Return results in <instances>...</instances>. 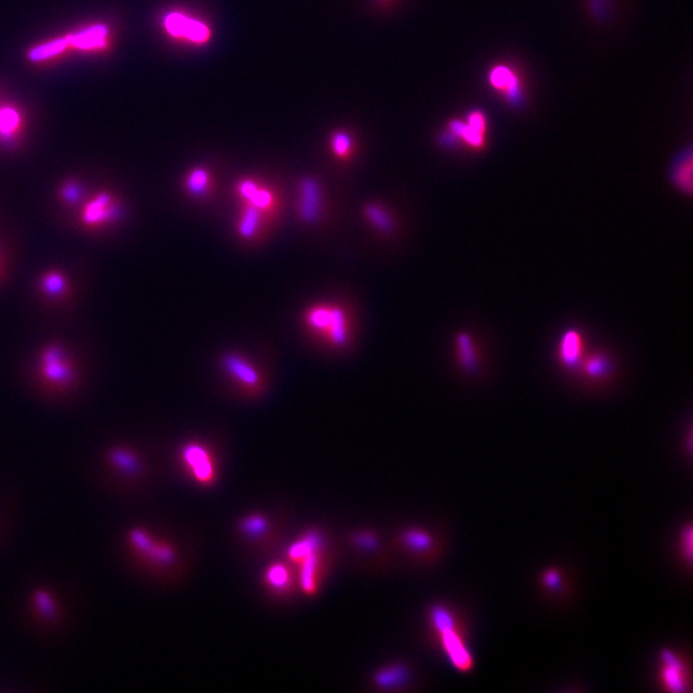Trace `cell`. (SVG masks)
Instances as JSON below:
<instances>
[{
	"label": "cell",
	"instance_id": "obj_1",
	"mask_svg": "<svg viewBox=\"0 0 693 693\" xmlns=\"http://www.w3.org/2000/svg\"><path fill=\"white\" fill-rule=\"evenodd\" d=\"M430 634L448 663L457 672L468 674L475 668V656L469 643L468 622L454 606L445 602L430 605L427 611Z\"/></svg>",
	"mask_w": 693,
	"mask_h": 693
},
{
	"label": "cell",
	"instance_id": "obj_2",
	"mask_svg": "<svg viewBox=\"0 0 693 693\" xmlns=\"http://www.w3.org/2000/svg\"><path fill=\"white\" fill-rule=\"evenodd\" d=\"M289 563L297 569V582L307 596H315L328 569V541L319 529L298 537L287 551Z\"/></svg>",
	"mask_w": 693,
	"mask_h": 693
},
{
	"label": "cell",
	"instance_id": "obj_3",
	"mask_svg": "<svg viewBox=\"0 0 693 693\" xmlns=\"http://www.w3.org/2000/svg\"><path fill=\"white\" fill-rule=\"evenodd\" d=\"M656 683L669 693L692 692V668L685 652L664 647L656 659Z\"/></svg>",
	"mask_w": 693,
	"mask_h": 693
},
{
	"label": "cell",
	"instance_id": "obj_4",
	"mask_svg": "<svg viewBox=\"0 0 693 693\" xmlns=\"http://www.w3.org/2000/svg\"><path fill=\"white\" fill-rule=\"evenodd\" d=\"M181 462L190 478L201 486H212L219 477L217 461L210 448L202 443L190 442L181 448Z\"/></svg>",
	"mask_w": 693,
	"mask_h": 693
},
{
	"label": "cell",
	"instance_id": "obj_5",
	"mask_svg": "<svg viewBox=\"0 0 693 693\" xmlns=\"http://www.w3.org/2000/svg\"><path fill=\"white\" fill-rule=\"evenodd\" d=\"M398 543L406 554L423 563L437 560L442 552V543L436 534L421 527L402 529L398 534Z\"/></svg>",
	"mask_w": 693,
	"mask_h": 693
},
{
	"label": "cell",
	"instance_id": "obj_6",
	"mask_svg": "<svg viewBox=\"0 0 693 693\" xmlns=\"http://www.w3.org/2000/svg\"><path fill=\"white\" fill-rule=\"evenodd\" d=\"M39 373L49 385L66 387L75 378L74 368L60 346H48L39 359Z\"/></svg>",
	"mask_w": 693,
	"mask_h": 693
},
{
	"label": "cell",
	"instance_id": "obj_7",
	"mask_svg": "<svg viewBox=\"0 0 693 693\" xmlns=\"http://www.w3.org/2000/svg\"><path fill=\"white\" fill-rule=\"evenodd\" d=\"M487 120L480 112L471 113L468 121H454L450 124L446 138H452L454 142L457 139L464 142L466 146L478 149L483 148L486 144Z\"/></svg>",
	"mask_w": 693,
	"mask_h": 693
},
{
	"label": "cell",
	"instance_id": "obj_8",
	"mask_svg": "<svg viewBox=\"0 0 693 693\" xmlns=\"http://www.w3.org/2000/svg\"><path fill=\"white\" fill-rule=\"evenodd\" d=\"M165 27L169 34L175 38H184L196 44H205L211 39L210 27L196 18L170 13L165 18Z\"/></svg>",
	"mask_w": 693,
	"mask_h": 693
},
{
	"label": "cell",
	"instance_id": "obj_9",
	"mask_svg": "<svg viewBox=\"0 0 693 693\" xmlns=\"http://www.w3.org/2000/svg\"><path fill=\"white\" fill-rule=\"evenodd\" d=\"M131 543L137 550L153 564L158 566H169L176 561L175 548L167 542H158L152 538L151 534L137 529L130 533Z\"/></svg>",
	"mask_w": 693,
	"mask_h": 693
},
{
	"label": "cell",
	"instance_id": "obj_10",
	"mask_svg": "<svg viewBox=\"0 0 693 693\" xmlns=\"http://www.w3.org/2000/svg\"><path fill=\"white\" fill-rule=\"evenodd\" d=\"M117 214H119V206L110 194L101 193L86 203L81 211L80 220L88 228H101L115 220Z\"/></svg>",
	"mask_w": 693,
	"mask_h": 693
},
{
	"label": "cell",
	"instance_id": "obj_11",
	"mask_svg": "<svg viewBox=\"0 0 693 693\" xmlns=\"http://www.w3.org/2000/svg\"><path fill=\"white\" fill-rule=\"evenodd\" d=\"M298 212L308 224L317 223L323 215V192L315 179L306 178L300 184Z\"/></svg>",
	"mask_w": 693,
	"mask_h": 693
},
{
	"label": "cell",
	"instance_id": "obj_12",
	"mask_svg": "<svg viewBox=\"0 0 693 693\" xmlns=\"http://www.w3.org/2000/svg\"><path fill=\"white\" fill-rule=\"evenodd\" d=\"M414 681V673L406 663L384 665L373 676V683L380 691H401Z\"/></svg>",
	"mask_w": 693,
	"mask_h": 693
},
{
	"label": "cell",
	"instance_id": "obj_13",
	"mask_svg": "<svg viewBox=\"0 0 693 693\" xmlns=\"http://www.w3.org/2000/svg\"><path fill=\"white\" fill-rule=\"evenodd\" d=\"M262 579H264L267 590L273 592L274 595L288 596L296 586L297 575L294 574V569L291 566L282 563V561H276V563L267 566Z\"/></svg>",
	"mask_w": 693,
	"mask_h": 693
},
{
	"label": "cell",
	"instance_id": "obj_14",
	"mask_svg": "<svg viewBox=\"0 0 693 693\" xmlns=\"http://www.w3.org/2000/svg\"><path fill=\"white\" fill-rule=\"evenodd\" d=\"M223 368L230 375L231 378L237 380L239 384L243 387L249 389H255L260 387L261 378L258 375L257 370L253 368L247 360L243 357L234 355V353H228L223 357Z\"/></svg>",
	"mask_w": 693,
	"mask_h": 693
},
{
	"label": "cell",
	"instance_id": "obj_15",
	"mask_svg": "<svg viewBox=\"0 0 693 693\" xmlns=\"http://www.w3.org/2000/svg\"><path fill=\"white\" fill-rule=\"evenodd\" d=\"M583 344L582 334L577 332V330L570 329L563 334L557 355H559L560 364L564 368L569 370L579 369L584 355Z\"/></svg>",
	"mask_w": 693,
	"mask_h": 693
},
{
	"label": "cell",
	"instance_id": "obj_16",
	"mask_svg": "<svg viewBox=\"0 0 693 693\" xmlns=\"http://www.w3.org/2000/svg\"><path fill=\"white\" fill-rule=\"evenodd\" d=\"M539 586L552 599H563L569 595L570 583L563 569L550 566L539 574Z\"/></svg>",
	"mask_w": 693,
	"mask_h": 693
},
{
	"label": "cell",
	"instance_id": "obj_17",
	"mask_svg": "<svg viewBox=\"0 0 693 693\" xmlns=\"http://www.w3.org/2000/svg\"><path fill=\"white\" fill-rule=\"evenodd\" d=\"M489 81L495 86V89L500 90L506 97L518 101L520 95V80L518 75H516L513 70L509 69V67L497 66L496 69L491 72Z\"/></svg>",
	"mask_w": 693,
	"mask_h": 693
},
{
	"label": "cell",
	"instance_id": "obj_18",
	"mask_svg": "<svg viewBox=\"0 0 693 693\" xmlns=\"http://www.w3.org/2000/svg\"><path fill=\"white\" fill-rule=\"evenodd\" d=\"M456 356L457 364L465 371H468V373H473V371L478 369L479 356L477 346H475L473 338L469 334L460 333L457 335Z\"/></svg>",
	"mask_w": 693,
	"mask_h": 693
},
{
	"label": "cell",
	"instance_id": "obj_19",
	"mask_svg": "<svg viewBox=\"0 0 693 693\" xmlns=\"http://www.w3.org/2000/svg\"><path fill=\"white\" fill-rule=\"evenodd\" d=\"M239 531L251 541H261L271 532V523L265 515L249 514L240 520Z\"/></svg>",
	"mask_w": 693,
	"mask_h": 693
},
{
	"label": "cell",
	"instance_id": "obj_20",
	"mask_svg": "<svg viewBox=\"0 0 693 693\" xmlns=\"http://www.w3.org/2000/svg\"><path fill=\"white\" fill-rule=\"evenodd\" d=\"M325 333L334 346H346L348 341L347 319L341 307H330V321Z\"/></svg>",
	"mask_w": 693,
	"mask_h": 693
},
{
	"label": "cell",
	"instance_id": "obj_21",
	"mask_svg": "<svg viewBox=\"0 0 693 693\" xmlns=\"http://www.w3.org/2000/svg\"><path fill=\"white\" fill-rule=\"evenodd\" d=\"M107 29L104 26H94L92 29L81 31L79 34L67 36V43L77 48L102 47L106 43Z\"/></svg>",
	"mask_w": 693,
	"mask_h": 693
},
{
	"label": "cell",
	"instance_id": "obj_22",
	"mask_svg": "<svg viewBox=\"0 0 693 693\" xmlns=\"http://www.w3.org/2000/svg\"><path fill=\"white\" fill-rule=\"evenodd\" d=\"M40 291L51 298H62L69 293V282L60 271H48L40 279Z\"/></svg>",
	"mask_w": 693,
	"mask_h": 693
},
{
	"label": "cell",
	"instance_id": "obj_23",
	"mask_svg": "<svg viewBox=\"0 0 693 693\" xmlns=\"http://www.w3.org/2000/svg\"><path fill=\"white\" fill-rule=\"evenodd\" d=\"M672 179L674 185L681 190L690 194L692 190V156L688 152L682 158L674 163Z\"/></svg>",
	"mask_w": 693,
	"mask_h": 693
},
{
	"label": "cell",
	"instance_id": "obj_24",
	"mask_svg": "<svg viewBox=\"0 0 693 693\" xmlns=\"http://www.w3.org/2000/svg\"><path fill=\"white\" fill-rule=\"evenodd\" d=\"M262 212L255 206L247 203L244 207L243 214L240 216L238 223V233L244 239H252L260 229Z\"/></svg>",
	"mask_w": 693,
	"mask_h": 693
},
{
	"label": "cell",
	"instance_id": "obj_25",
	"mask_svg": "<svg viewBox=\"0 0 693 693\" xmlns=\"http://www.w3.org/2000/svg\"><path fill=\"white\" fill-rule=\"evenodd\" d=\"M364 214L366 216V219L369 220V223L374 226V228H377L379 231H382V233H392L394 230V223L392 220L391 215L388 214L387 211L384 210L383 207H380L378 205H373V203H370V205H366Z\"/></svg>",
	"mask_w": 693,
	"mask_h": 693
},
{
	"label": "cell",
	"instance_id": "obj_26",
	"mask_svg": "<svg viewBox=\"0 0 693 693\" xmlns=\"http://www.w3.org/2000/svg\"><path fill=\"white\" fill-rule=\"evenodd\" d=\"M111 461L117 469L124 471L126 474H137L140 468H142L138 457L133 452L124 450V448L113 450L111 452Z\"/></svg>",
	"mask_w": 693,
	"mask_h": 693
},
{
	"label": "cell",
	"instance_id": "obj_27",
	"mask_svg": "<svg viewBox=\"0 0 693 693\" xmlns=\"http://www.w3.org/2000/svg\"><path fill=\"white\" fill-rule=\"evenodd\" d=\"M185 187L194 197L205 196L210 189V174L205 169H194L188 175Z\"/></svg>",
	"mask_w": 693,
	"mask_h": 693
},
{
	"label": "cell",
	"instance_id": "obj_28",
	"mask_svg": "<svg viewBox=\"0 0 693 693\" xmlns=\"http://www.w3.org/2000/svg\"><path fill=\"white\" fill-rule=\"evenodd\" d=\"M677 545L679 556H681L683 563L687 564L688 569H690L693 557V527L691 523H687L685 527L682 528L678 536Z\"/></svg>",
	"mask_w": 693,
	"mask_h": 693
},
{
	"label": "cell",
	"instance_id": "obj_29",
	"mask_svg": "<svg viewBox=\"0 0 693 693\" xmlns=\"http://www.w3.org/2000/svg\"><path fill=\"white\" fill-rule=\"evenodd\" d=\"M67 45H69V43H67L66 38L54 40V42L40 45V47L35 48L34 51L30 52V60L42 61L45 60V58L56 56V54L61 53L63 49L67 47Z\"/></svg>",
	"mask_w": 693,
	"mask_h": 693
},
{
	"label": "cell",
	"instance_id": "obj_30",
	"mask_svg": "<svg viewBox=\"0 0 693 693\" xmlns=\"http://www.w3.org/2000/svg\"><path fill=\"white\" fill-rule=\"evenodd\" d=\"M306 321L312 329L320 330V332H325L326 328H328L330 321V308H311V310L307 312Z\"/></svg>",
	"mask_w": 693,
	"mask_h": 693
},
{
	"label": "cell",
	"instance_id": "obj_31",
	"mask_svg": "<svg viewBox=\"0 0 693 693\" xmlns=\"http://www.w3.org/2000/svg\"><path fill=\"white\" fill-rule=\"evenodd\" d=\"M352 542L362 551H377L379 548V538L371 531H357L352 534Z\"/></svg>",
	"mask_w": 693,
	"mask_h": 693
},
{
	"label": "cell",
	"instance_id": "obj_32",
	"mask_svg": "<svg viewBox=\"0 0 693 693\" xmlns=\"http://www.w3.org/2000/svg\"><path fill=\"white\" fill-rule=\"evenodd\" d=\"M246 203L255 206L264 214V212H269L274 207V194L269 189L258 187Z\"/></svg>",
	"mask_w": 693,
	"mask_h": 693
},
{
	"label": "cell",
	"instance_id": "obj_33",
	"mask_svg": "<svg viewBox=\"0 0 693 693\" xmlns=\"http://www.w3.org/2000/svg\"><path fill=\"white\" fill-rule=\"evenodd\" d=\"M35 604L36 609H38L39 614H42L44 618L52 619L56 616L57 609L56 604L49 595L48 592L38 591L35 593Z\"/></svg>",
	"mask_w": 693,
	"mask_h": 693
},
{
	"label": "cell",
	"instance_id": "obj_34",
	"mask_svg": "<svg viewBox=\"0 0 693 693\" xmlns=\"http://www.w3.org/2000/svg\"><path fill=\"white\" fill-rule=\"evenodd\" d=\"M351 138L346 133H337L333 135L332 147L338 157H346L351 151Z\"/></svg>",
	"mask_w": 693,
	"mask_h": 693
},
{
	"label": "cell",
	"instance_id": "obj_35",
	"mask_svg": "<svg viewBox=\"0 0 693 693\" xmlns=\"http://www.w3.org/2000/svg\"><path fill=\"white\" fill-rule=\"evenodd\" d=\"M18 122V115L16 111L13 110H3L0 112V131L3 134H8L16 128Z\"/></svg>",
	"mask_w": 693,
	"mask_h": 693
},
{
	"label": "cell",
	"instance_id": "obj_36",
	"mask_svg": "<svg viewBox=\"0 0 693 693\" xmlns=\"http://www.w3.org/2000/svg\"><path fill=\"white\" fill-rule=\"evenodd\" d=\"M257 188H258V185L255 183V181L242 180L238 184L239 196L242 197L244 199V201L248 202L249 198L252 197V194L256 192Z\"/></svg>",
	"mask_w": 693,
	"mask_h": 693
},
{
	"label": "cell",
	"instance_id": "obj_37",
	"mask_svg": "<svg viewBox=\"0 0 693 693\" xmlns=\"http://www.w3.org/2000/svg\"><path fill=\"white\" fill-rule=\"evenodd\" d=\"M80 196L81 190L79 188V185L67 184L62 189V198L65 199L66 202L76 203L77 201H79Z\"/></svg>",
	"mask_w": 693,
	"mask_h": 693
}]
</instances>
